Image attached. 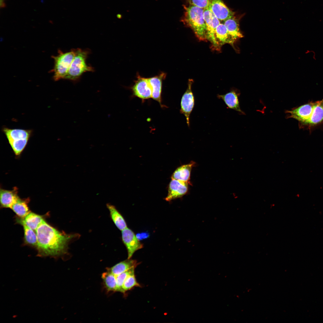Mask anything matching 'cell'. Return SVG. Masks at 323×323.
Returning a JSON list of instances; mask_svg holds the SVG:
<instances>
[{
  "mask_svg": "<svg viewBox=\"0 0 323 323\" xmlns=\"http://www.w3.org/2000/svg\"><path fill=\"white\" fill-rule=\"evenodd\" d=\"M165 77V74L162 73L158 76L148 78L152 89V98L161 104L162 81Z\"/></svg>",
  "mask_w": 323,
  "mask_h": 323,
  "instance_id": "17",
  "label": "cell"
},
{
  "mask_svg": "<svg viewBox=\"0 0 323 323\" xmlns=\"http://www.w3.org/2000/svg\"><path fill=\"white\" fill-rule=\"evenodd\" d=\"M17 220L18 223H24L35 231L44 220L42 216L33 212H30L24 218Z\"/></svg>",
  "mask_w": 323,
  "mask_h": 323,
  "instance_id": "21",
  "label": "cell"
},
{
  "mask_svg": "<svg viewBox=\"0 0 323 323\" xmlns=\"http://www.w3.org/2000/svg\"><path fill=\"white\" fill-rule=\"evenodd\" d=\"M275 206V205H273V204L271 205L270 208H271L272 207H273Z\"/></svg>",
  "mask_w": 323,
  "mask_h": 323,
  "instance_id": "32",
  "label": "cell"
},
{
  "mask_svg": "<svg viewBox=\"0 0 323 323\" xmlns=\"http://www.w3.org/2000/svg\"><path fill=\"white\" fill-rule=\"evenodd\" d=\"M315 102H310L290 110L286 111V117L293 118L297 120L300 128L304 127L312 113Z\"/></svg>",
  "mask_w": 323,
  "mask_h": 323,
  "instance_id": "5",
  "label": "cell"
},
{
  "mask_svg": "<svg viewBox=\"0 0 323 323\" xmlns=\"http://www.w3.org/2000/svg\"><path fill=\"white\" fill-rule=\"evenodd\" d=\"M107 207L113 222L118 229L122 231L127 228V225L125 220L115 206L111 204H107Z\"/></svg>",
  "mask_w": 323,
  "mask_h": 323,
  "instance_id": "23",
  "label": "cell"
},
{
  "mask_svg": "<svg viewBox=\"0 0 323 323\" xmlns=\"http://www.w3.org/2000/svg\"><path fill=\"white\" fill-rule=\"evenodd\" d=\"M29 199H22L19 197L12 205L11 209L19 217L24 218L30 213L28 206Z\"/></svg>",
  "mask_w": 323,
  "mask_h": 323,
  "instance_id": "22",
  "label": "cell"
},
{
  "mask_svg": "<svg viewBox=\"0 0 323 323\" xmlns=\"http://www.w3.org/2000/svg\"><path fill=\"white\" fill-rule=\"evenodd\" d=\"M135 268H132L128 271L116 276L117 284L116 291L124 292L122 288L124 283L128 275L134 272Z\"/></svg>",
  "mask_w": 323,
  "mask_h": 323,
  "instance_id": "27",
  "label": "cell"
},
{
  "mask_svg": "<svg viewBox=\"0 0 323 323\" xmlns=\"http://www.w3.org/2000/svg\"><path fill=\"white\" fill-rule=\"evenodd\" d=\"M102 278L105 287L108 291H116L117 284L115 275L108 271L102 274Z\"/></svg>",
  "mask_w": 323,
  "mask_h": 323,
  "instance_id": "24",
  "label": "cell"
},
{
  "mask_svg": "<svg viewBox=\"0 0 323 323\" xmlns=\"http://www.w3.org/2000/svg\"><path fill=\"white\" fill-rule=\"evenodd\" d=\"M323 122V99L315 102L313 112L305 127L311 128Z\"/></svg>",
  "mask_w": 323,
  "mask_h": 323,
  "instance_id": "15",
  "label": "cell"
},
{
  "mask_svg": "<svg viewBox=\"0 0 323 323\" xmlns=\"http://www.w3.org/2000/svg\"><path fill=\"white\" fill-rule=\"evenodd\" d=\"M2 130L8 141L21 139H29L33 132L31 129H11L6 127H3Z\"/></svg>",
  "mask_w": 323,
  "mask_h": 323,
  "instance_id": "14",
  "label": "cell"
},
{
  "mask_svg": "<svg viewBox=\"0 0 323 323\" xmlns=\"http://www.w3.org/2000/svg\"><path fill=\"white\" fill-rule=\"evenodd\" d=\"M5 0H0V7L1 8H3L6 7L5 3Z\"/></svg>",
  "mask_w": 323,
  "mask_h": 323,
  "instance_id": "31",
  "label": "cell"
},
{
  "mask_svg": "<svg viewBox=\"0 0 323 323\" xmlns=\"http://www.w3.org/2000/svg\"><path fill=\"white\" fill-rule=\"evenodd\" d=\"M224 24L234 42L239 39L243 37V36L239 28V19L234 16L225 21Z\"/></svg>",
  "mask_w": 323,
  "mask_h": 323,
  "instance_id": "18",
  "label": "cell"
},
{
  "mask_svg": "<svg viewBox=\"0 0 323 323\" xmlns=\"http://www.w3.org/2000/svg\"><path fill=\"white\" fill-rule=\"evenodd\" d=\"M23 227L24 231V239L25 242L31 246L36 247L37 244V237L36 234L34 231L28 227L24 223H20Z\"/></svg>",
  "mask_w": 323,
  "mask_h": 323,
  "instance_id": "25",
  "label": "cell"
},
{
  "mask_svg": "<svg viewBox=\"0 0 323 323\" xmlns=\"http://www.w3.org/2000/svg\"><path fill=\"white\" fill-rule=\"evenodd\" d=\"M18 189L15 187L11 190L0 189V200L1 207L11 208L13 204L19 197Z\"/></svg>",
  "mask_w": 323,
  "mask_h": 323,
  "instance_id": "16",
  "label": "cell"
},
{
  "mask_svg": "<svg viewBox=\"0 0 323 323\" xmlns=\"http://www.w3.org/2000/svg\"><path fill=\"white\" fill-rule=\"evenodd\" d=\"M136 260L130 259L121 261L109 269L108 271L116 276L133 268L138 264Z\"/></svg>",
  "mask_w": 323,
  "mask_h": 323,
  "instance_id": "20",
  "label": "cell"
},
{
  "mask_svg": "<svg viewBox=\"0 0 323 323\" xmlns=\"http://www.w3.org/2000/svg\"><path fill=\"white\" fill-rule=\"evenodd\" d=\"M139 286L140 285L136 280L134 272L130 274L127 277L124 283L122 288L124 292L135 287Z\"/></svg>",
  "mask_w": 323,
  "mask_h": 323,
  "instance_id": "28",
  "label": "cell"
},
{
  "mask_svg": "<svg viewBox=\"0 0 323 323\" xmlns=\"http://www.w3.org/2000/svg\"><path fill=\"white\" fill-rule=\"evenodd\" d=\"M192 79L188 80V87L181 98L180 112L185 117L188 127H190V117L194 107L195 98L192 90V85L193 83Z\"/></svg>",
  "mask_w": 323,
  "mask_h": 323,
  "instance_id": "6",
  "label": "cell"
},
{
  "mask_svg": "<svg viewBox=\"0 0 323 323\" xmlns=\"http://www.w3.org/2000/svg\"><path fill=\"white\" fill-rule=\"evenodd\" d=\"M183 7L185 11L182 21L192 29L200 40H207L204 9L190 5H184Z\"/></svg>",
  "mask_w": 323,
  "mask_h": 323,
  "instance_id": "2",
  "label": "cell"
},
{
  "mask_svg": "<svg viewBox=\"0 0 323 323\" xmlns=\"http://www.w3.org/2000/svg\"><path fill=\"white\" fill-rule=\"evenodd\" d=\"M29 140V139H21L8 142L15 155L18 156L24 150Z\"/></svg>",
  "mask_w": 323,
  "mask_h": 323,
  "instance_id": "26",
  "label": "cell"
},
{
  "mask_svg": "<svg viewBox=\"0 0 323 323\" xmlns=\"http://www.w3.org/2000/svg\"><path fill=\"white\" fill-rule=\"evenodd\" d=\"M240 94L238 91L232 89L225 94H218L217 97L218 99L223 100L228 108L237 111L241 114L245 115V113L241 110L240 107L239 100Z\"/></svg>",
  "mask_w": 323,
  "mask_h": 323,
  "instance_id": "12",
  "label": "cell"
},
{
  "mask_svg": "<svg viewBox=\"0 0 323 323\" xmlns=\"http://www.w3.org/2000/svg\"><path fill=\"white\" fill-rule=\"evenodd\" d=\"M37 237L36 248L40 257L56 258L67 252L69 242L74 235L61 232L45 220L35 231Z\"/></svg>",
  "mask_w": 323,
  "mask_h": 323,
  "instance_id": "1",
  "label": "cell"
},
{
  "mask_svg": "<svg viewBox=\"0 0 323 323\" xmlns=\"http://www.w3.org/2000/svg\"><path fill=\"white\" fill-rule=\"evenodd\" d=\"M215 38L216 43L215 49H220L226 43L233 46L235 43L229 34L227 28L224 24L220 23L217 27L215 31Z\"/></svg>",
  "mask_w": 323,
  "mask_h": 323,
  "instance_id": "13",
  "label": "cell"
},
{
  "mask_svg": "<svg viewBox=\"0 0 323 323\" xmlns=\"http://www.w3.org/2000/svg\"><path fill=\"white\" fill-rule=\"evenodd\" d=\"M58 53L57 55L52 56L54 65L51 72L54 73L53 79L56 81L64 79L74 58L75 51L74 49L64 52L59 50Z\"/></svg>",
  "mask_w": 323,
  "mask_h": 323,
  "instance_id": "4",
  "label": "cell"
},
{
  "mask_svg": "<svg viewBox=\"0 0 323 323\" xmlns=\"http://www.w3.org/2000/svg\"><path fill=\"white\" fill-rule=\"evenodd\" d=\"M150 236V234L148 232H144L137 233L136 236L139 240H142L147 238Z\"/></svg>",
  "mask_w": 323,
  "mask_h": 323,
  "instance_id": "30",
  "label": "cell"
},
{
  "mask_svg": "<svg viewBox=\"0 0 323 323\" xmlns=\"http://www.w3.org/2000/svg\"><path fill=\"white\" fill-rule=\"evenodd\" d=\"M188 189V182L172 179L169 185L168 194L165 200L169 201L180 197L187 193Z\"/></svg>",
  "mask_w": 323,
  "mask_h": 323,
  "instance_id": "11",
  "label": "cell"
},
{
  "mask_svg": "<svg viewBox=\"0 0 323 323\" xmlns=\"http://www.w3.org/2000/svg\"><path fill=\"white\" fill-rule=\"evenodd\" d=\"M134 95L143 99L152 98V90L148 78L139 75L132 88Z\"/></svg>",
  "mask_w": 323,
  "mask_h": 323,
  "instance_id": "10",
  "label": "cell"
},
{
  "mask_svg": "<svg viewBox=\"0 0 323 323\" xmlns=\"http://www.w3.org/2000/svg\"><path fill=\"white\" fill-rule=\"evenodd\" d=\"M208 7L221 21H224L234 15V13L230 10L222 0H209Z\"/></svg>",
  "mask_w": 323,
  "mask_h": 323,
  "instance_id": "9",
  "label": "cell"
},
{
  "mask_svg": "<svg viewBox=\"0 0 323 323\" xmlns=\"http://www.w3.org/2000/svg\"><path fill=\"white\" fill-rule=\"evenodd\" d=\"M194 164V163L192 162L178 167L173 173L172 179L188 182L190 180L191 169Z\"/></svg>",
  "mask_w": 323,
  "mask_h": 323,
  "instance_id": "19",
  "label": "cell"
},
{
  "mask_svg": "<svg viewBox=\"0 0 323 323\" xmlns=\"http://www.w3.org/2000/svg\"><path fill=\"white\" fill-rule=\"evenodd\" d=\"M190 5L205 9L208 6L209 0H186Z\"/></svg>",
  "mask_w": 323,
  "mask_h": 323,
  "instance_id": "29",
  "label": "cell"
},
{
  "mask_svg": "<svg viewBox=\"0 0 323 323\" xmlns=\"http://www.w3.org/2000/svg\"><path fill=\"white\" fill-rule=\"evenodd\" d=\"M122 238L127 250L128 259H130L135 251L143 247L133 231L127 227L122 231Z\"/></svg>",
  "mask_w": 323,
  "mask_h": 323,
  "instance_id": "8",
  "label": "cell"
},
{
  "mask_svg": "<svg viewBox=\"0 0 323 323\" xmlns=\"http://www.w3.org/2000/svg\"><path fill=\"white\" fill-rule=\"evenodd\" d=\"M204 17L206 27L207 40L211 42L215 49V31L217 26L220 23V20L208 7L204 9Z\"/></svg>",
  "mask_w": 323,
  "mask_h": 323,
  "instance_id": "7",
  "label": "cell"
},
{
  "mask_svg": "<svg viewBox=\"0 0 323 323\" xmlns=\"http://www.w3.org/2000/svg\"><path fill=\"white\" fill-rule=\"evenodd\" d=\"M75 51L74 58L64 78L74 82L78 81L85 72L94 71V68L86 63L89 51L77 48Z\"/></svg>",
  "mask_w": 323,
  "mask_h": 323,
  "instance_id": "3",
  "label": "cell"
}]
</instances>
